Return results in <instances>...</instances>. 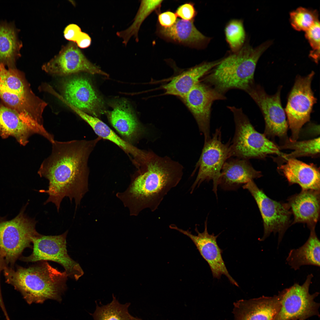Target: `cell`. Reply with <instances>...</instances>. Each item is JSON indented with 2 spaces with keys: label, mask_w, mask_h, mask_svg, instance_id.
<instances>
[{
  "label": "cell",
  "mask_w": 320,
  "mask_h": 320,
  "mask_svg": "<svg viewBox=\"0 0 320 320\" xmlns=\"http://www.w3.org/2000/svg\"><path fill=\"white\" fill-rule=\"evenodd\" d=\"M19 31L14 22H0V63L8 68H15L16 61L21 56L23 44L18 37Z\"/></svg>",
  "instance_id": "4316f807"
},
{
  "label": "cell",
  "mask_w": 320,
  "mask_h": 320,
  "mask_svg": "<svg viewBox=\"0 0 320 320\" xmlns=\"http://www.w3.org/2000/svg\"><path fill=\"white\" fill-rule=\"evenodd\" d=\"M320 191L302 190L288 199L287 204L294 217L292 224H306L308 228L315 227L319 218Z\"/></svg>",
  "instance_id": "44dd1931"
},
{
  "label": "cell",
  "mask_w": 320,
  "mask_h": 320,
  "mask_svg": "<svg viewBox=\"0 0 320 320\" xmlns=\"http://www.w3.org/2000/svg\"><path fill=\"white\" fill-rule=\"evenodd\" d=\"M7 266L5 261L0 254V274L1 271L4 270V268ZM0 307L2 309L7 320H8L9 317L7 314L6 310V309L5 305L3 300L0 286Z\"/></svg>",
  "instance_id": "f35d334b"
},
{
  "label": "cell",
  "mask_w": 320,
  "mask_h": 320,
  "mask_svg": "<svg viewBox=\"0 0 320 320\" xmlns=\"http://www.w3.org/2000/svg\"><path fill=\"white\" fill-rule=\"evenodd\" d=\"M262 176L261 172L255 169L249 160L231 157L223 166L218 186L225 191L235 190Z\"/></svg>",
  "instance_id": "7402d4cb"
},
{
  "label": "cell",
  "mask_w": 320,
  "mask_h": 320,
  "mask_svg": "<svg viewBox=\"0 0 320 320\" xmlns=\"http://www.w3.org/2000/svg\"><path fill=\"white\" fill-rule=\"evenodd\" d=\"M315 228L310 229V236L302 246L291 249L288 253L286 263L295 270H298L303 265L320 266V241Z\"/></svg>",
  "instance_id": "83f0119b"
},
{
  "label": "cell",
  "mask_w": 320,
  "mask_h": 320,
  "mask_svg": "<svg viewBox=\"0 0 320 320\" xmlns=\"http://www.w3.org/2000/svg\"><path fill=\"white\" fill-rule=\"evenodd\" d=\"M133 319L134 320H143L141 319H140L138 318L134 317L133 316Z\"/></svg>",
  "instance_id": "ab89813d"
},
{
  "label": "cell",
  "mask_w": 320,
  "mask_h": 320,
  "mask_svg": "<svg viewBox=\"0 0 320 320\" xmlns=\"http://www.w3.org/2000/svg\"><path fill=\"white\" fill-rule=\"evenodd\" d=\"M320 26L319 21L305 31V38L312 49L310 52L309 56L317 63L320 57Z\"/></svg>",
  "instance_id": "836d02e7"
},
{
  "label": "cell",
  "mask_w": 320,
  "mask_h": 320,
  "mask_svg": "<svg viewBox=\"0 0 320 320\" xmlns=\"http://www.w3.org/2000/svg\"><path fill=\"white\" fill-rule=\"evenodd\" d=\"M81 28L77 25L72 24L67 25L64 31L65 38L75 43L76 39L81 32Z\"/></svg>",
  "instance_id": "8d00e7d4"
},
{
  "label": "cell",
  "mask_w": 320,
  "mask_h": 320,
  "mask_svg": "<svg viewBox=\"0 0 320 320\" xmlns=\"http://www.w3.org/2000/svg\"><path fill=\"white\" fill-rule=\"evenodd\" d=\"M255 200L261 215L263 223V236L259 239L263 241L272 233H278V245L290 224L291 213L287 203L274 200L268 196L251 180L242 186Z\"/></svg>",
  "instance_id": "7c38bea8"
},
{
  "label": "cell",
  "mask_w": 320,
  "mask_h": 320,
  "mask_svg": "<svg viewBox=\"0 0 320 320\" xmlns=\"http://www.w3.org/2000/svg\"><path fill=\"white\" fill-rule=\"evenodd\" d=\"M68 231L62 234L46 236L39 234L32 238L33 251L30 255L20 258L27 262L52 261L62 266L68 277L78 280L84 274L80 265L71 258L67 249Z\"/></svg>",
  "instance_id": "ba28073f"
},
{
  "label": "cell",
  "mask_w": 320,
  "mask_h": 320,
  "mask_svg": "<svg viewBox=\"0 0 320 320\" xmlns=\"http://www.w3.org/2000/svg\"><path fill=\"white\" fill-rule=\"evenodd\" d=\"M157 24L162 27H169L174 25L177 19L175 13L167 11L158 14Z\"/></svg>",
  "instance_id": "d590c367"
},
{
  "label": "cell",
  "mask_w": 320,
  "mask_h": 320,
  "mask_svg": "<svg viewBox=\"0 0 320 320\" xmlns=\"http://www.w3.org/2000/svg\"><path fill=\"white\" fill-rule=\"evenodd\" d=\"M279 169L291 184H297L302 190L320 191V169L313 163L296 159H288Z\"/></svg>",
  "instance_id": "cb8c5ba5"
},
{
  "label": "cell",
  "mask_w": 320,
  "mask_h": 320,
  "mask_svg": "<svg viewBox=\"0 0 320 320\" xmlns=\"http://www.w3.org/2000/svg\"><path fill=\"white\" fill-rule=\"evenodd\" d=\"M61 91L60 95L63 100L84 112L97 117L105 112L103 100L85 77L66 78L61 83Z\"/></svg>",
  "instance_id": "9a60e30c"
},
{
  "label": "cell",
  "mask_w": 320,
  "mask_h": 320,
  "mask_svg": "<svg viewBox=\"0 0 320 320\" xmlns=\"http://www.w3.org/2000/svg\"><path fill=\"white\" fill-rule=\"evenodd\" d=\"M319 21L318 14L316 10L300 7L290 14L291 24L298 31H305Z\"/></svg>",
  "instance_id": "d6a6232c"
},
{
  "label": "cell",
  "mask_w": 320,
  "mask_h": 320,
  "mask_svg": "<svg viewBox=\"0 0 320 320\" xmlns=\"http://www.w3.org/2000/svg\"><path fill=\"white\" fill-rule=\"evenodd\" d=\"M28 268L16 270L7 266L4 272L6 282L19 291L29 304L43 303L52 299L60 302L66 289L68 276L42 261Z\"/></svg>",
  "instance_id": "3957f363"
},
{
  "label": "cell",
  "mask_w": 320,
  "mask_h": 320,
  "mask_svg": "<svg viewBox=\"0 0 320 320\" xmlns=\"http://www.w3.org/2000/svg\"><path fill=\"white\" fill-rule=\"evenodd\" d=\"M72 110L91 127L99 137L108 140L121 148L137 168L140 165L145 158L146 151L139 149L126 141L97 117L75 107L73 108Z\"/></svg>",
  "instance_id": "603a6c76"
},
{
  "label": "cell",
  "mask_w": 320,
  "mask_h": 320,
  "mask_svg": "<svg viewBox=\"0 0 320 320\" xmlns=\"http://www.w3.org/2000/svg\"><path fill=\"white\" fill-rule=\"evenodd\" d=\"M313 277L312 274H308L302 284L295 283L283 290L281 306L273 320H305L319 316L320 304L315 301L319 293L309 292Z\"/></svg>",
  "instance_id": "8fae6325"
},
{
  "label": "cell",
  "mask_w": 320,
  "mask_h": 320,
  "mask_svg": "<svg viewBox=\"0 0 320 320\" xmlns=\"http://www.w3.org/2000/svg\"><path fill=\"white\" fill-rule=\"evenodd\" d=\"M283 292L272 296H263L233 303L235 320H273L281 306Z\"/></svg>",
  "instance_id": "d6986e66"
},
{
  "label": "cell",
  "mask_w": 320,
  "mask_h": 320,
  "mask_svg": "<svg viewBox=\"0 0 320 320\" xmlns=\"http://www.w3.org/2000/svg\"><path fill=\"white\" fill-rule=\"evenodd\" d=\"M75 42L78 47L84 49L88 47L90 45L91 39L87 33L81 31L77 37Z\"/></svg>",
  "instance_id": "74e56055"
},
{
  "label": "cell",
  "mask_w": 320,
  "mask_h": 320,
  "mask_svg": "<svg viewBox=\"0 0 320 320\" xmlns=\"http://www.w3.org/2000/svg\"><path fill=\"white\" fill-rule=\"evenodd\" d=\"M175 13L183 20L187 21H194L197 14L195 8L194 4L192 2H187L178 7Z\"/></svg>",
  "instance_id": "e575fe53"
},
{
  "label": "cell",
  "mask_w": 320,
  "mask_h": 320,
  "mask_svg": "<svg viewBox=\"0 0 320 320\" xmlns=\"http://www.w3.org/2000/svg\"><path fill=\"white\" fill-rule=\"evenodd\" d=\"M314 73L306 76H297L288 96L285 111L291 132L289 139L297 140L303 126L310 121L313 105L316 102L311 88Z\"/></svg>",
  "instance_id": "30bf717a"
},
{
  "label": "cell",
  "mask_w": 320,
  "mask_h": 320,
  "mask_svg": "<svg viewBox=\"0 0 320 320\" xmlns=\"http://www.w3.org/2000/svg\"><path fill=\"white\" fill-rule=\"evenodd\" d=\"M170 228L175 230L187 236L193 242L200 254L207 262L214 278L220 279L222 275H225L233 284L239 287L237 283L229 274L222 256V250L218 246L217 238L219 235L209 234L207 231V218L204 223V231L200 233L196 226L195 231L197 235H194L188 230H184L172 224Z\"/></svg>",
  "instance_id": "ac0fdd59"
},
{
  "label": "cell",
  "mask_w": 320,
  "mask_h": 320,
  "mask_svg": "<svg viewBox=\"0 0 320 320\" xmlns=\"http://www.w3.org/2000/svg\"><path fill=\"white\" fill-rule=\"evenodd\" d=\"M162 0H142L137 12L131 25L126 30L117 32L116 35L123 40L125 46L131 37L134 36L136 42L139 41L138 33L141 24L152 12L158 14L160 12Z\"/></svg>",
  "instance_id": "f1b7e54d"
},
{
  "label": "cell",
  "mask_w": 320,
  "mask_h": 320,
  "mask_svg": "<svg viewBox=\"0 0 320 320\" xmlns=\"http://www.w3.org/2000/svg\"><path fill=\"white\" fill-rule=\"evenodd\" d=\"M224 31L225 39L232 53L241 49L244 44L246 38L243 21L231 20L226 25Z\"/></svg>",
  "instance_id": "1f68e13d"
},
{
  "label": "cell",
  "mask_w": 320,
  "mask_h": 320,
  "mask_svg": "<svg viewBox=\"0 0 320 320\" xmlns=\"http://www.w3.org/2000/svg\"><path fill=\"white\" fill-rule=\"evenodd\" d=\"M42 69L48 73L59 76L85 72L109 76L91 62L73 42L63 46L58 54L43 65Z\"/></svg>",
  "instance_id": "2e32d148"
},
{
  "label": "cell",
  "mask_w": 320,
  "mask_h": 320,
  "mask_svg": "<svg viewBox=\"0 0 320 320\" xmlns=\"http://www.w3.org/2000/svg\"><path fill=\"white\" fill-rule=\"evenodd\" d=\"M0 99L6 106L28 114L43 125V114L47 104L32 92L21 72L7 69L0 63Z\"/></svg>",
  "instance_id": "5b68a950"
},
{
  "label": "cell",
  "mask_w": 320,
  "mask_h": 320,
  "mask_svg": "<svg viewBox=\"0 0 320 320\" xmlns=\"http://www.w3.org/2000/svg\"><path fill=\"white\" fill-rule=\"evenodd\" d=\"M194 21L177 19L172 26L164 28L157 23L156 33L169 42L197 49L206 47L211 38L201 33L194 24Z\"/></svg>",
  "instance_id": "ffe728a7"
},
{
  "label": "cell",
  "mask_w": 320,
  "mask_h": 320,
  "mask_svg": "<svg viewBox=\"0 0 320 320\" xmlns=\"http://www.w3.org/2000/svg\"><path fill=\"white\" fill-rule=\"evenodd\" d=\"M281 87L274 95L267 94L260 86L255 84L247 93L260 108L265 124L263 134L268 138L277 137L282 144L289 138L288 124L286 113L281 105Z\"/></svg>",
  "instance_id": "4fadbf2b"
},
{
  "label": "cell",
  "mask_w": 320,
  "mask_h": 320,
  "mask_svg": "<svg viewBox=\"0 0 320 320\" xmlns=\"http://www.w3.org/2000/svg\"><path fill=\"white\" fill-rule=\"evenodd\" d=\"M41 135L51 143L53 136L33 117L10 108L0 103V136L3 138L15 137L21 145H25L34 134Z\"/></svg>",
  "instance_id": "5bb4252c"
},
{
  "label": "cell",
  "mask_w": 320,
  "mask_h": 320,
  "mask_svg": "<svg viewBox=\"0 0 320 320\" xmlns=\"http://www.w3.org/2000/svg\"><path fill=\"white\" fill-rule=\"evenodd\" d=\"M272 43L267 41L253 48L246 43L237 52L221 59L202 78L203 82L224 95L232 89L247 92L255 84L254 73L260 57Z\"/></svg>",
  "instance_id": "277c9868"
},
{
  "label": "cell",
  "mask_w": 320,
  "mask_h": 320,
  "mask_svg": "<svg viewBox=\"0 0 320 320\" xmlns=\"http://www.w3.org/2000/svg\"><path fill=\"white\" fill-rule=\"evenodd\" d=\"M226 98L225 95L201 81L183 98L204 136V141L211 137L210 121L212 104L216 100Z\"/></svg>",
  "instance_id": "e0dca14e"
},
{
  "label": "cell",
  "mask_w": 320,
  "mask_h": 320,
  "mask_svg": "<svg viewBox=\"0 0 320 320\" xmlns=\"http://www.w3.org/2000/svg\"><path fill=\"white\" fill-rule=\"evenodd\" d=\"M26 205L10 220L0 217V254L7 265L13 266L24 250L32 247V238L39 233L37 222L25 213Z\"/></svg>",
  "instance_id": "52a82bcc"
},
{
  "label": "cell",
  "mask_w": 320,
  "mask_h": 320,
  "mask_svg": "<svg viewBox=\"0 0 320 320\" xmlns=\"http://www.w3.org/2000/svg\"><path fill=\"white\" fill-rule=\"evenodd\" d=\"M111 124L127 142L132 144L142 134L143 130L129 104L120 101L113 106L108 113Z\"/></svg>",
  "instance_id": "d4e9b609"
},
{
  "label": "cell",
  "mask_w": 320,
  "mask_h": 320,
  "mask_svg": "<svg viewBox=\"0 0 320 320\" xmlns=\"http://www.w3.org/2000/svg\"><path fill=\"white\" fill-rule=\"evenodd\" d=\"M227 107L233 113L235 127L230 145L231 157L249 160L263 159L269 154L280 156L284 154L278 146L255 129L241 108Z\"/></svg>",
  "instance_id": "8992f818"
},
{
  "label": "cell",
  "mask_w": 320,
  "mask_h": 320,
  "mask_svg": "<svg viewBox=\"0 0 320 320\" xmlns=\"http://www.w3.org/2000/svg\"><path fill=\"white\" fill-rule=\"evenodd\" d=\"M220 60L204 62L183 72L163 86L165 94L183 99Z\"/></svg>",
  "instance_id": "484cf974"
},
{
  "label": "cell",
  "mask_w": 320,
  "mask_h": 320,
  "mask_svg": "<svg viewBox=\"0 0 320 320\" xmlns=\"http://www.w3.org/2000/svg\"><path fill=\"white\" fill-rule=\"evenodd\" d=\"M112 301L108 304L99 306L97 305L92 316L94 320H134L128 309L131 304L120 303L114 295Z\"/></svg>",
  "instance_id": "4dcf8cb0"
},
{
  "label": "cell",
  "mask_w": 320,
  "mask_h": 320,
  "mask_svg": "<svg viewBox=\"0 0 320 320\" xmlns=\"http://www.w3.org/2000/svg\"><path fill=\"white\" fill-rule=\"evenodd\" d=\"M98 137L90 140H74L65 142L55 140L52 152L41 164L38 174L47 179L49 186L39 192L47 194L44 203L54 204L58 212L63 199H74L75 210L88 191L89 156L97 143Z\"/></svg>",
  "instance_id": "6da1fadb"
},
{
  "label": "cell",
  "mask_w": 320,
  "mask_h": 320,
  "mask_svg": "<svg viewBox=\"0 0 320 320\" xmlns=\"http://www.w3.org/2000/svg\"><path fill=\"white\" fill-rule=\"evenodd\" d=\"M279 146L280 149H290L294 151L275 158L279 163H284L288 159L302 156H317L320 153V138L303 141H292L289 138Z\"/></svg>",
  "instance_id": "f546056e"
},
{
  "label": "cell",
  "mask_w": 320,
  "mask_h": 320,
  "mask_svg": "<svg viewBox=\"0 0 320 320\" xmlns=\"http://www.w3.org/2000/svg\"><path fill=\"white\" fill-rule=\"evenodd\" d=\"M230 142H222L221 128L217 129L212 137L204 141L201 153L196 166L199 168L197 176L191 188L192 193L196 187L205 181L212 180V190L217 197L221 172L225 161L231 157Z\"/></svg>",
  "instance_id": "9c48e42d"
},
{
  "label": "cell",
  "mask_w": 320,
  "mask_h": 320,
  "mask_svg": "<svg viewBox=\"0 0 320 320\" xmlns=\"http://www.w3.org/2000/svg\"><path fill=\"white\" fill-rule=\"evenodd\" d=\"M176 166L168 159L149 152L129 187L117 194L131 215H137L146 208L153 212L158 208L164 197L181 178V170Z\"/></svg>",
  "instance_id": "7a4b0ae2"
}]
</instances>
